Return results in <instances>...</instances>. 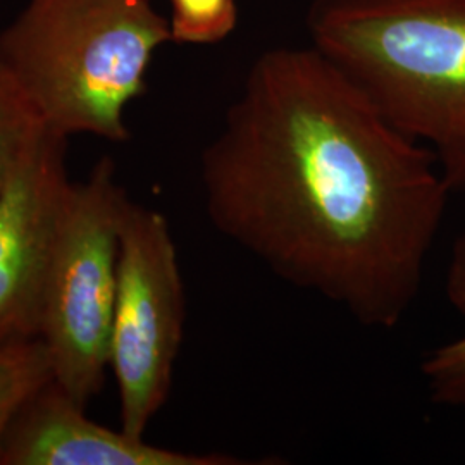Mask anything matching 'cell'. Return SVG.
Wrapping results in <instances>:
<instances>
[{"label": "cell", "mask_w": 465, "mask_h": 465, "mask_svg": "<svg viewBox=\"0 0 465 465\" xmlns=\"http://www.w3.org/2000/svg\"><path fill=\"white\" fill-rule=\"evenodd\" d=\"M200 182L217 232L371 330L412 309L451 195L431 150L312 45L252 63Z\"/></svg>", "instance_id": "1"}, {"label": "cell", "mask_w": 465, "mask_h": 465, "mask_svg": "<svg viewBox=\"0 0 465 465\" xmlns=\"http://www.w3.org/2000/svg\"><path fill=\"white\" fill-rule=\"evenodd\" d=\"M312 47L465 192V0H312Z\"/></svg>", "instance_id": "2"}, {"label": "cell", "mask_w": 465, "mask_h": 465, "mask_svg": "<svg viewBox=\"0 0 465 465\" xmlns=\"http://www.w3.org/2000/svg\"><path fill=\"white\" fill-rule=\"evenodd\" d=\"M169 42L152 0H28L0 32V64L55 132L124 143L126 109Z\"/></svg>", "instance_id": "3"}, {"label": "cell", "mask_w": 465, "mask_h": 465, "mask_svg": "<svg viewBox=\"0 0 465 465\" xmlns=\"http://www.w3.org/2000/svg\"><path fill=\"white\" fill-rule=\"evenodd\" d=\"M128 202L111 157H102L84 182H73L44 282L38 338L49 350L54 381L84 407L109 369L119 230Z\"/></svg>", "instance_id": "4"}, {"label": "cell", "mask_w": 465, "mask_h": 465, "mask_svg": "<svg viewBox=\"0 0 465 465\" xmlns=\"http://www.w3.org/2000/svg\"><path fill=\"white\" fill-rule=\"evenodd\" d=\"M184 286L167 217L130 199L119 230L109 367L121 430L145 436L166 405L183 343Z\"/></svg>", "instance_id": "5"}, {"label": "cell", "mask_w": 465, "mask_h": 465, "mask_svg": "<svg viewBox=\"0 0 465 465\" xmlns=\"http://www.w3.org/2000/svg\"><path fill=\"white\" fill-rule=\"evenodd\" d=\"M67 138L40 119L0 193V345L38 338L44 282L73 183Z\"/></svg>", "instance_id": "6"}, {"label": "cell", "mask_w": 465, "mask_h": 465, "mask_svg": "<svg viewBox=\"0 0 465 465\" xmlns=\"http://www.w3.org/2000/svg\"><path fill=\"white\" fill-rule=\"evenodd\" d=\"M230 453H190L109 430L52 381L28 400L0 443V465H252Z\"/></svg>", "instance_id": "7"}, {"label": "cell", "mask_w": 465, "mask_h": 465, "mask_svg": "<svg viewBox=\"0 0 465 465\" xmlns=\"http://www.w3.org/2000/svg\"><path fill=\"white\" fill-rule=\"evenodd\" d=\"M445 295L465 317V232L451 247ZM420 372L434 403L465 411V334L432 349L424 357Z\"/></svg>", "instance_id": "8"}, {"label": "cell", "mask_w": 465, "mask_h": 465, "mask_svg": "<svg viewBox=\"0 0 465 465\" xmlns=\"http://www.w3.org/2000/svg\"><path fill=\"white\" fill-rule=\"evenodd\" d=\"M52 380L49 350L40 338L0 345V443L25 403Z\"/></svg>", "instance_id": "9"}, {"label": "cell", "mask_w": 465, "mask_h": 465, "mask_svg": "<svg viewBox=\"0 0 465 465\" xmlns=\"http://www.w3.org/2000/svg\"><path fill=\"white\" fill-rule=\"evenodd\" d=\"M169 4L171 42L213 45L236 30V0H169Z\"/></svg>", "instance_id": "10"}, {"label": "cell", "mask_w": 465, "mask_h": 465, "mask_svg": "<svg viewBox=\"0 0 465 465\" xmlns=\"http://www.w3.org/2000/svg\"><path fill=\"white\" fill-rule=\"evenodd\" d=\"M38 123L34 105L0 64V193Z\"/></svg>", "instance_id": "11"}]
</instances>
